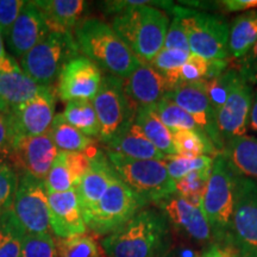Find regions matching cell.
<instances>
[{
  "label": "cell",
  "mask_w": 257,
  "mask_h": 257,
  "mask_svg": "<svg viewBox=\"0 0 257 257\" xmlns=\"http://www.w3.org/2000/svg\"><path fill=\"white\" fill-rule=\"evenodd\" d=\"M107 15H114L111 27L142 62H150L162 50L169 17L162 10L172 11V2L114 0L101 3Z\"/></svg>",
  "instance_id": "obj_1"
},
{
  "label": "cell",
  "mask_w": 257,
  "mask_h": 257,
  "mask_svg": "<svg viewBox=\"0 0 257 257\" xmlns=\"http://www.w3.org/2000/svg\"><path fill=\"white\" fill-rule=\"evenodd\" d=\"M170 245L166 217L157 208L146 207L101 240L106 257H167Z\"/></svg>",
  "instance_id": "obj_2"
},
{
  "label": "cell",
  "mask_w": 257,
  "mask_h": 257,
  "mask_svg": "<svg viewBox=\"0 0 257 257\" xmlns=\"http://www.w3.org/2000/svg\"><path fill=\"white\" fill-rule=\"evenodd\" d=\"M80 53L107 74L127 79L141 61L110 24L98 18H85L73 31Z\"/></svg>",
  "instance_id": "obj_3"
},
{
  "label": "cell",
  "mask_w": 257,
  "mask_h": 257,
  "mask_svg": "<svg viewBox=\"0 0 257 257\" xmlns=\"http://www.w3.org/2000/svg\"><path fill=\"white\" fill-rule=\"evenodd\" d=\"M233 201L234 173L229 160L221 153L213 161L200 206L217 243L224 244L229 239Z\"/></svg>",
  "instance_id": "obj_4"
},
{
  "label": "cell",
  "mask_w": 257,
  "mask_h": 257,
  "mask_svg": "<svg viewBox=\"0 0 257 257\" xmlns=\"http://www.w3.org/2000/svg\"><path fill=\"white\" fill-rule=\"evenodd\" d=\"M170 12L184 24L191 53L206 60H227L229 24L223 17L178 5Z\"/></svg>",
  "instance_id": "obj_5"
},
{
  "label": "cell",
  "mask_w": 257,
  "mask_h": 257,
  "mask_svg": "<svg viewBox=\"0 0 257 257\" xmlns=\"http://www.w3.org/2000/svg\"><path fill=\"white\" fill-rule=\"evenodd\" d=\"M80 50L73 32H49L21 59V68L38 85L51 87L61 70Z\"/></svg>",
  "instance_id": "obj_6"
},
{
  "label": "cell",
  "mask_w": 257,
  "mask_h": 257,
  "mask_svg": "<svg viewBox=\"0 0 257 257\" xmlns=\"http://www.w3.org/2000/svg\"><path fill=\"white\" fill-rule=\"evenodd\" d=\"M106 156L117 175L148 204L176 192L165 160H136L106 150Z\"/></svg>",
  "instance_id": "obj_7"
},
{
  "label": "cell",
  "mask_w": 257,
  "mask_h": 257,
  "mask_svg": "<svg viewBox=\"0 0 257 257\" xmlns=\"http://www.w3.org/2000/svg\"><path fill=\"white\" fill-rule=\"evenodd\" d=\"M92 102L100 125L98 138L104 144L110 143L135 121L138 107L125 92L124 79L111 74L102 76L100 87Z\"/></svg>",
  "instance_id": "obj_8"
},
{
  "label": "cell",
  "mask_w": 257,
  "mask_h": 257,
  "mask_svg": "<svg viewBox=\"0 0 257 257\" xmlns=\"http://www.w3.org/2000/svg\"><path fill=\"white\" fill-rule=\"evenodd\" d=\"M147 205L148 202L117 175L86 219V226L96 234H110Z\"/></svg>",
  "instance_id": "obj_9"
},
{
  "label": "cell",
  "mask_w": 257,
  "mask_h": 257,
  "mask_svg": "<svg viewBox=\"0 0 257 257\" xmlns=\"http://www.w3.org/2000/svg\"><path fill=\"white\" fill-rule=\"evenodd\" d=\"M12 211L27 233H50V212L44 181L19 176Z\"/></svg>",
  "instance_id": "obj_10"
},
{
  "label": "cell",
  "mask_w": 257,
  "mask_h": 257,
  "mask_svg": "<svg viewBox=\"0 0 257 257\" xmlns=\"http://www.w3.org/2000/svg\"><path fill=\"white\" fill-rule=\"evenodd\" d=\"M233 173V216L229 239L224 244H239L257 250V182Z\"/></svg>",
  "instance_id": "obj_11"
},
{
  "label": "cell",
  "mask_w": 257,
  "mask_h": 257,
  "mask_svg": "<svg viewBox=\"0 0 257 257\" xmlns=\"http://www.w3.org/2000/svg\"><path fill=\"white\" fill-rule=\"evenodd\" d=\"M192 115L220 154L224 153L225 143L218 128L217 115L207 95L206 82L180 83L166 96Z\"/></svg>",
  "instance_id": "obj_12"
},
{
  "label": "cell",
  "mask_w": 257,
  "mask_h": 257,
  "mask_svg": "<svg viewBox=\"0 0 257 257\" xmlns=\"http://www.w3.org/2000/svg\"><path fill=\"white\" fill-rule=\"evenodd\" d=\"M154 204L166 217L169 226L178 231L185 238L201 244L212 242L213 234L200 207L185 200L176 192Z\"/></svg>",
  "instance_id": "obj_13"
},
{
  "label": "cell",
  "mask_w": 257,
  "mask_h": 257,
  "mask_svg": "<svg viewBox=\"0 0 257 257\" xmlns=\"http://www.w3.org/2000/svg\"><path fill=\"white\" fill-rule=\"evenodd\" d=\"M252 100V86L236 69L226 101L217 114L218 128L224 143L246 134Z\"/></svg>",
  "instance_id": "obj_14"
},
{
  "label": "cell",
  "mask_w": 257,
  "mask_h": 257,
  "mask_svg": "<svg viewBox=\"0 0 257 257\" xmlns=\"http://www.w3.org/2000/svg\"><path fill=\"white\" fill-rule=\"evenodd\" d=\"M55 95L53 87H47L30 100L10 108L8 115L14 127L16 142L19 138L49 133L55 119Z\"/></svg>",
  "instance_id": "obj_15"
},
{
  "label": "cell",
  "mask_w": 257,
  "mask_h": 257,
  "mask_svg": "<svg viewBox=\"0 0 257 257\" xmlns=\"http://www.w3.org/2000/svg\"><path fill=\"white\" fill-rule=\"evenodd\" d=\"M57 154L59 149L48 133L41 136L19 138L8 160L19 176L27 175L44 181Z\"/></svg>",
  "instance_id": "obj_16"
},
{
  "label": "cell",
  "mask_w": 257,
  "mask_h": 257,
  "mask_svg": "<svg viewBox=\"0 0 257 257\" xmlns=\"http://www.w3.org/2000/svg\"><path fill=\"white\" fill-rule=\"evenodd\" d=\"M102 80L101 69L85 56L70 60L61 70L57 95L63 101L89 100L95 98Z\"/></svg>",
  "instance_id": "obj_17"
},
{
  "label": "cell",
  "mask_w": 257,
  "mask_h": 257,
  "mask_svg": "<svg viewBox=\"0 0 257 257\" xmlns=\"http://www.w3.org/2000/svg\"><path fill=\"white\" fill-rule=\"evenodd\" d=\"M115 176L117 173L106 154L96 150L91 156L88 170L75 188L85 223Z\"/></svg>",
  "instance_id": "obj_18"
},
{
  "label": "cell",
  "mask_w": 257,
  "mask_h": 257,
  "mask_svg": "<svg viewBox=\"0 0 257 257\" xmlns=\"http://www.w3.org/2000/svg\"><path fill=\"white\" fill-rule=\"evenodd\" d=\"M49 34L46 21L32 2H25L5 40L11 56L21 60Z\"/></svg>",
  "instance_id": "obj_19"
},
{
  "label": "cell",
  "mask_w": 257,
  "mask_h": 257,
  "mask_svg": "<svg viewBox=\"0 0 257 257\" xmlns=\"http://www.w3.org/2000/svg\"><path fill=\"white\" fill-rule=\"evenodd\" d=\"M125 92L137 107L154 106L173 91L168 80L149 62H142L124 80Z\"/></svg>",
  "instance_id": "obj_20"
},
{
  "label": "cell",
  "mask_w": 257,
  "mask_h": 257,
  "mask_svg": "<svg viewBox=\"0 0 257 257\" xmlns=\"http://www.w3.org/2000/svg\"><path fill=\"white\" fill-rule=\"evenodd\" d=\"M50 226L59 238L85 234L87 231L75 189L62 193H48Z\"/></svg>",
  "instance_id": "obj_21"
},
{
  "label": "cell",
  "mask_w": 257,
  "mask_h": 257,
  "mask_svg": "<svg viewBox=\"0 0 257 257\" xmlns=\"http://www.w3.org/2000/svg\"><path fill=\"white\" fill-rule=\"evenodd\" d=\"M91 153L59 152L47 179L44 180L48 193H62L73 191L81 181L91 165Z\"/></svg>",
  "instance_id": "obj_22"
},
{
  "label": "cell",
  "mask_w": 257,
  "mask_h": 257,
  "mask_svg": "<svg viewBox=\"0 0 257 257\" xmlns=\"http://www.w3.org/2000/svg\"><path fill=\"white\" fill-rule=\"evenodd\" d=\"M46 88L28 76L15 57L8 55L0 62V91L9 108L30 100Z\"/></svg>",
  "instance_id": "obj_23"
},
{
  "label": "cell",
  "mask_w": 257,
  "mask_h": 257,
  "mask_svg": "<svg viewBox=\"0 0 257 257\" xmlns=\"http://www.w3.org/2000/svg\"><path fill=\"white\" fill-rule=\"evenodd\" d=\"M43 16L49 32H73L81 21L86 3L83 0H34Z\"/></svg>",
  "instance_id": "obj_24"
},
{
  "label": "cell",
  "mask_w": 257,
  "mask_h": 257,
  "mask_svg": "<svg viewBox=\"0 0 257 257\" xmlns=\"http://www.w3.org/2000/svg\"><path fill=\"white\" fill-rule=\"evenodd\" d=\"M106 150L136 160L163 161L167 157L148 140L142 128L135 121L124 128L110 143L106 144Z\"/></svg>",
  "instance_id": "obj_25"
},
{
  "label": "cell",
  "mask_w": 257,
  "mask_h": 257,
  "mask_svg": "<svg viewBox=\"0 0 257 257\" xmlns=\"http://www.w3.org/2000/svg\"><path fill=\"white\" fill-rule=\"evenodd\" d=\"M223 154L234 172L257 182V137H234L225 143Z\"/></svg>",
  "instance_id": "obj_26"
},
{
  "label": "cell",
  "mask_w": 257,
  "mask_h": 257,
  "mask_svg": "<svg viewBox=\"0 0 257 257\" xmlns=\"http://www.w3.org/2000/svg\"><path fill=\"white\" fill-rule=\"evenodd\" d=\"M257 42V10L237 16L229 25V57L242 60Z\"/></svg>",
  "instance_id": "obj_27"
},
{
  "label": "cell",
  "mask_w": 257,
  "mask_h": 257,
  "mask_svg": "<svg viewBox=\"0 0 257 257\" xmlns=\"http://www.w3.org/2000/svg\"><path fill=\"white\" fill-rule=\"evenodd\" d=\"M135 123L142 128L148 140L160 150L163 155H176L173 142V133L162 123L154 106H141L137 108Z\"/></svg>",
  "instance_id": "obj_28"
},
{
  "label": "cell",
  "mask_w": 257,
  "mask_h": 257,
  "mask_svg": "<svg viewBox=\"0 0 257 257\" xmlns=\"http://www.w3.org/2000/svg\"><path fill=\"white\" fill-rule=\"evenodd\" d=\"M49 134L59 152L87 153L94 149L93 138L86 136L78 128L70 125L61 113L55 115Z\"/></svg>",
  "instance_id": "obj_29"
},
{
  "label": "cell",
  "mask_w": 257,
  "mask_h": 257,
  "mask_svg": "<svg viewBox=\"0 0 257 257\" xmlns=\"http://www.w3.org/2000/svg\"><path fill=\"white\" fill-rule=\"evenodd\" d=\"M227 60H206L191 53L180 68L179 85L185 82H206L225 72Z\"/></svg>",
  "instance_id": "obj_30"
},
{
  "label": "cell",
  "mask_w": 257,
  "mask_h": 257,
  "mask_svg": "<svg viewBox=\"0 0 257 257\" xmlns=\"http://www.w3.org/2000/svg\"><path fill=\"white\" fill-rule=\"evenodd\" d=\"M62 117L70 125L78 128L88 137H99L100 125L93 102L89 100H76L67 102Z\"/></svg>",
  "instance_id": "obj_31"
},
{
  "label": "cell",
  "mask_w": 257,
  "mask_h": 257,
  "mask_svg": "<svg viewBox=\"0 0 257 257\" xmlns=\"http://www.w3.org/2000/svg\"><path fill=\"white\" fill-rule=\"evenodd\" d=\"M173 142H174L176 155L184 157H192V159L200 156L217 157L220 154L206 135L195 131H175L173 133Z\"/></svg>",
  "instance_id": "obj_32"
},
{
  "label": "cell",
  "mask_w": 257,
  "mask_h": 257,
  "mask_svg": "<svg viewBox=\"0 0 257 257\" xmlns=\"http://www.w3.org/2000/svg\"><path fill=\"white\" fill-rule=\"evenodd\" d=\"M27 231L15 216L12 207L0 216V257H22Z\"/></svg>",
  "instance_id": "obj_33"
},
{
  "label": "cell",
  "mask_w": 257,
  "mask_h": 257,
  "mask_svg": "<svg viewBox=\"0 0 257 257\" xmlns=\"http://www.w3.org/2000/svg\"><path fill=\"white\" fill-rule=\"evenodd\" d=\"M154 110L159 114L162 123L169 128L172 133L181 130H191L195 133L205 134L202 128L193 119V117L184 108L180 107L175 102L169 100L168 98L162 99L159 104L154 105ZM206 135V134H205Z\"/></svg>",
  "instance_id": "obj_34"
},
{
  "label": "cell",
  "mask_w": 257,
  "mask_h": 257,
  "mask_svg": "<svg viewBox=\"0 0 257 257\" xmlns=\"http://www.w3.org/2000/svg\"><path fill=\"white\" fill-rule=\"evenodd\" d=\"M212 168L195 170L175 181L176 193L195 206L200 207Z\"/></svg>",
  "instance_id": "obj_35"
},
{
  "label": "cell",
  "mask_w": 257,
  "mask_h": 257,
  "mask_svg": "<svg viewBox=\"0 0 257 257\" xmlns=\"http://www.w3.org/2000/svg\"><path fill=\"white\" fill-rule=\"evenodd\" d=\"M189 54L191 53H186L182 50L162 48V50L149 63L168 80L173 88H175L179 85L180 68L187 61Z\"/></svg>",
  "instance_id": "obj_36"
},
{
  "label": "cell",
  "mask_w": 257,
  "mask_h": 257,
  "mask_svg": "<svg viewBox=\"0 0 257 257\" xmlns=\"http://www.w3.org/2000/svg\"><path fill=\"white\" fill-rule=\"evenodd\" d=\"M56 249L57 257H102L100 246L87 234L59 238Z\"/></svg>",
  "instance_id": "obj_37"
},
{
  "label": "cell",
  "mask_w": 257,
  "mask_h": 257,
  "mask_svg": "<svg viewBox=\"0 0 257 257\" xmlns=\"http://www.w3.org/2000/svg\"><path fill=\"white\" fill-rule=\"evenodd\" d=\"M214 159L216 157L211 156H200L192 159V157L172 155L167 156L165 162L170 178L174 181H178V180L184 178L189 173L195 172V170L212 168Z\"/></svg>",
  "instance_id": "obj_38"
},
{
  "label": "cell",
  "mask_w": 257,
  "mask_h": 257,
  "mask_svg": "<svg viewBox=\"0 0 257 257\" xmlns=\"http://www.w3.org/2000/svg\"><path fill=\"white\" fill-rule=\"evenodd\" d=\"M22 257H57L56 242L51 233H27Z\"/></svg>",
  "instance_id": "obj_39"
},
{
  "label": "cell",
  "mask_w": 257,
  "mask_h": 257,
  "mask_svg": "<svg viewBox=\"0 0 257 257\" xmlns=\"http://www.w3.org/2000/svg\"><path fill=\"white\" fill-rule=\"evenodd\" d=\"M19 175L6 161H0V216L12 207Z\"/></svg>",
  "instance_id": "obj_40"
},
{
  "label": "cell",
  "mask_w": 257,
  "mask_h": 257,
  "mask_svg": "<svg viewBox=\"0 0 257 257\" xmlns=\"http://www.w3.org/2000/svg\"><path fill=\"white\" fill-rule=\"evenodd\" d=\"M236 69H226L220 75L206 81L207 95L216 115L226 101Z\"/></svg>",
  "instance_id": "obj_41"
},
{
  "label": "cell",
  "mask_w": 257,
  "mask_h": 257,
  "mask_svg": "<svg viewBox=\"0 0 257 257\" xmlns=\"http://www.w3.org/2000/svg\"><path fill=\"white\" fill-rule=\"evenodd\" d=\"M165 49H174V50H182L186 53H191L188 44V38L186 35V30L182 22L178 17H173L172 22L169 23L168 30H167L165 44Z\"/></svg>",
  "instance_id": "obj_42"
},
{
  "label": "cell",
  "mask_w": 257,
  "mask_h": 257,
  "mask_svg": "<svg viewBox=\"0 0 257 257\" xmlns=\"http://www.w3.org/2000/svg\"><path fill=\"white\" fill-rule=\"evenodd\" d=\"M25 4L23 0H0V31L4 38Z\"/></svg>",
  "instance_id": "obj_43"
},
{
  "label": "cell",
  "mask_w": 257,
  "mask_h": 257,
  "mask_svg": "<svg viewBox=\"0 0 257 257\" xmlns=\"http://www.w3.org/2000/svg\"><path fill=\"white\" fill-rule=\"evenodd\" d=\"M16 143V135L8 113H0V161L11 155Z\"/></svg>",
  "instance_id": "obj_44"
},
{
  "label": "cell",
  "mask_w": 257,
  "mask_h": 257,
  "mask_svg": "<svg viewBox=\"0 0 257 257\" xmlns=\"http://www.w3.org/2000/svg\"><path fill=\"white\" fill-rule=\"evenodd\" d=\"M237 70L250 85H257V42L251 50L239 60V67Z\"/></svg>",
  "instance_id": "obj_45"
},
{
  "label": "cell",
  "mask_w": 257,
  "mask_h": 257,
  "mask_svg": "<svg viewBox=\"0 0 257 257\" xmlns=\"http://www.w3.org/2000/svg\"><path fill=\"white\" fill-rule=\"evenodd\" d=\"M225 257H257V250L239 244H225V248L220 249Z\"/></svg>",
  "instance_id": "obj_46"
},
{
  "label": "cell",
  "mask_w": 257,
  "mask_h": 257,
  "mask_svg": "<svg viewBox=\"0 0 257 257\" xmlns=\"http://www.w3.org/2000/svg\"><path fill=\"white\" fill-rule=\"evenodd\" d=\"M220 6L229 12L237 11H251L252 9H257V0H224L220 2Z\"/></svg>",
  "instance_id": "obj_47"
},
{
  "label": "cell",
  "mask_w": 257,
  "mask_h": 257,
  "mask_svg": "<svg viewBox=\"0 0 257 257\" xmlns=\"http://www.w3.org/2000/svg\"><path fill=\"white\" fill-rule=\"evenodd\" d=\"M249 126L252 131L257 133V91L253 93L251 112H250V118H249Z\"/></svg>",
  "instance_id": "obj_48"
},
{
  "label": "cell",
  "mask_w": 257,
  "mask_h": 257,
  "mask_svg": "<svg viewBox=\"0 0 257 257\" xmlns=\"http://www.w3.org/2000/svg\"><path fill=\"white\" fill-rule=\"evenodd\" d=\"M200 257H225V255L223 253V251L220 250L219 246L212 245L206 250V251L202 253Z\"/></svg>",
  "instance_id": "obj_49"
},
{
  "label": "cell",
  "mask_w": 257,
  "mask_h": 257,
  "mask_svg": "<svg viewBox=\"0 0 257 257\" xmlns=\"http://www.w3.org/2000/svg\"><path fill=\"white\" fill-rule=\"evenodd\" d=\"M8 56L6 55V51H5V46H4V36H3L2 31H0V62Z\"/></svg>",
  "instance_id": "obj_50"
},
{
  "label": "cell",
  "mask_w": 257,
  "mask_h": 257,
  "mask_svg": "<svg viewBox=\"0 0 257 257\" xmlns=\"http://www.w3.org/2000/svg\"><path fill=\"white\" fill-rule=\"evenodd\" d=\"M10 108L8 104H6V101L4 100V98H3V94H2V91H0V113H9Z\"/></svg>",
  "instance_id": "obj_51"
},
{
  "label": "cell",
  "mask_w": 257,
  "mask_h": 257,
  "mask_svg": "<svg viewBox=\"0 0 257 257\" xmlns=\"http://www.w3.org/2000/svg\"><path fill=\"white\" fill-rule=\"evenodd\" d=\"M167 257H169V255H168V256H167Z\"/></svg>",
  "instance_id": "obj_52"
}]
</instances>
